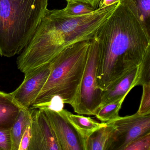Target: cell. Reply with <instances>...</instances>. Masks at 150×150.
<instances>
[{
	"mask_svg": "<svg viewBox=\"0 0 150 150\" xmlns=\"http://www.w3.org/2000/svg\"><path fill=\"white\" fill-rule=\"evenodd\" d=\"M93 38L97 45V83L102 90L137 67L150 47V32L132 0H119Z\"/></svg>",
	"mask_w": 150,
	"mask_h": 150,
	"instance_id": "6da1fadb",
	"label": "cell"
},
{
	"mask_svg": "<svg viewBox=\"0 0 150 150\" xmlns=\"http://www.w3.org/2000/svg\"><path fill=\"white\" fill-rule=\"evenodd\" d=\"M117 4L75 16H60L55 9L47 10L31 39L18 57V69L26 74L51 62L69 46L91 39Z\"/></svg>",
	"mask_w": 150,
	"mask_h": 150,
	"instance_id": "7a4b0ae2",
	"label": "cell"
},
{
	"mask_svg": "<svg viewBox=\"0 0 150 150\" xmlns=\"http://www.w3.org/2000/svg\"><path fill=\"white\" fill-rule=\"evenodd\" d=\"M48 0H0V55L19 54L34 35Z\"/></svg>",
	"mask_w": 150,
	"mask_h": 150,
	"instance_id": "3957f363",
	"label": "cell"
},
{
	"mask_svg": "<svg viewBox=\"0 0 150 150\" xmlns=\"http://www.w3.org/2000/svg\"><path fill=\"white\" fill-rule=\"evenodd\" d=\"M90 45V40L75 43L54 58L49 76L32 106L48 102L55 96L71 105L83 74Z\"/></svg>",
	"mask_w": 150,
	"mask_h": 150,
	"instance_id": "277c9868",
	"label": "cell"
},
{
	"mask_svg": "<svg viewBox=\"0 0 150 150\" xmlns=\"http://www.w3.org/2000/svg\"><path fill=\"white\" fill-rule=\"evenodd\" d=\"M97 45L92 38L90 40L88 58L83 74L71 106L78 115H94L100 107L103 90L97 80Z\"/></svg>",
	"mask_w": 150,
	"mask_h": 150,
	"instance_id": "5b68a950",
	"label": "cell"
},
{
	"mask_svg": "<svg viewBox=\"0 0 150 150\" xmlns=\"http://www.w3.org/2000/svg\"><path fill=\"white\" fill-rule=\"evenodd\" d=\"M114 128L103 150H122L136 139L150 133V113L120 117L111 121Z\"/></svg>",
	"mask_w": 150,
	"mask_h": 150,
	"instance_id": "8992f818",
	"label": "cell"
},
{
	"mask_svg": "<svg viewBox=\"0 0 150 150\" xmlns=\"http://www.w3.org/2000/svg\"><path fill=\"white\" fill-rule=\"evenodd\" d=\"M40 109L45 115L61 150H86L85 138L60 112Z\"/></svg>",
	"mask_w": 150,
	"mask_h": 150,
	"instance_id": "52a82bcc",
	"label": "cell"
},
{
	"mask_svg": "<svg viewBox=\"0 0 150 150\" xmlns=\"http://www.w3.org/2000/svg\"><path fill=\"white\" fill-rule=\"evenodd\" d=\"M51 62L24 74L21 84L11 93L17 102L25 109H30L47 80L51 72Z\"/></svg>",
	"mask_w": 150,
	"mask_h": 150,
	"instance_id": "ba28073f",
	"label": "cell"
},
{
	"mask_svg": "<svg viewBox=\"0 0 150 150\" xmlns=\"http://www.w3.org/2000/svg\"><path fill=\"white\" fill-rule=\"evenodd\" d=\"M31 128V138L27 150H61L42 109H32Z\"/></svg>",
	"mask_w": 150,
	"mask_h": 150,
	"instance_id": "9c48e42d",
	"label": "cell"
},
{
	"mask_svg": "<svg viewBox=\"0 0 150 150\" xmlns=\"http://www.w3.org/2000/svg\"><path fill=\"white\" fill-rule=\"evenodd\" d=\"M137 72L138 67L129 70L103 90L100 106L125 98L130 91L136 86Z\"/></svg>",
	"mask_w": 150,
	"mask_h": 150,
	"instance_id": "30bf717a",
	"label": "cell"
},
{
	"mask_svg": "<svg viewBox=\"0 0 150 150\" xmlns=\"http://www.w3.org/2000/svg\"><path fill=\"white\" fill-rule=\"evenodd\" d=\"M23 109L11 93L0 91V129H11Z\"/></svg>",
	"mask_w": 150,
	"mask_h": 150,
	"instance_id": "8fae6325",
	"label": "cell"
},
{
	"mask_svg": "<svg viewBox=\"0 0 150 150\" xmlns=\"http://www.w3.org/2000/svg\"><path fill=\"white\" fill-rule=\"evenodd\" d=\"M59 112L85 138L96 130L107 125V123H100L90 117H85L80 115L73 114L65 109H63Z\"/></svg>",
	"mask_w": 150,
	"mask_h": 150,
	"instance_id": "7c38bea8",
	"label": "cell"
},
{
	"mask_svg": "<svg viewBox=\"0 0 150 150\" xmlns=\"http://www.w3.org/2000/svg\"><path fill=\"white\" fill-rule=\"evenodd\" d=\"M32 109H23L11 129L12 140V150H18L20 141L23 137L26 128L31 122Z\"/></svg>",
	"mask_w": 150,
	"mask_h": 150,
	"instance_id": "4fadbf2b",
	"label": "cell"
},
{
	"mask_svg": "<svg viewBox=\"0 0 150 150\" xmlns=\"http://www.w3.org/2000/svg\"><path fill=\"white\" fill-rule=\"evenodd\" d=\"M85 138V150H103L109 135L114 128L111 122Z\"/></svg>",
	"mask_w": 150,
	"mask_h": 150,
	"instance_id": "5bb4252c",
	"label": "cell"
},
{
	"mask_svg": "<svg viewBox=\"0 0 150 150\" xmlns=\"http://www.w3.org/2000/svg\"><path fill=\"white\" fill-rule=\"evenodd\" d=\"M125 98L120 99L104 105L100 106L96 111V118L102 122H110L119 118V112Z\"/></svg>",
	"mask_w": 150,
	"mask_h": 150,
	"instance_id": "9a60e30c",
	"label": "cell"
},
{
	"mask_svg": "<svg viewBox=\"0 0 150 150\" xmlns=\"http://www.w3.org/2000/svg\"><path fill=\"white\" fill-rule=\"evenodd\" d=\"M88 4L79 2H68L67 7L62 9H55V12L60 16H83L91 13L95 11Z\"/></svg>",
	"mask_w": 150,
	"mask_h": 150,
	"instance_id": "2e32d148",
	"label": "cell"
},
{
	"mask_svg": "<svg viewBox=\"0 0 150 150\" xmlns=\"http://www.w3.org/2000/svg\"><path fill=\"white\" fill-rule=\"evenodd\" d=\"M150 83V47L146 51L143 59L138 66L136 86Z\"/></svg>",
	"mask_w": 150,
	"mask_h": 150,
	"instance_id": "e0dca14e",
	"label": "cell"
},
{
	"mask_svg": "<svg viewBox=\"0 0 150 150\" xmlns=\"http://www.w3.org/2000/svg\"><path fill=\"white\" fill-rule=\"evenodd\" d=\"M132 1L136 5L140 17L150 32V0Z\"/></svg>",
	"mask_w": 150,
	"mask_h": 150,
	"instance_id": "ac0fdd59",
	"label": "cell"
},
{
	"mask_svg": "<svg viewBox=\"0 0 150 150\" xmlns=\"http://www.w3.org/2000/svg\"><path fill=\"white\" fill-rule=\"evenodd\" d=\"M143 93L141 104L136 112L140 115L150 113V83L142 86Z\"/></svg>",
	"mask_w": 150,
	"mask_h": 150,
	"instance_id": "d6986e66",
	"label": "cell"
},
{
	"mask_svg": "<svg viewBox=\"0 0 150 150\" xmlns=\"http://www.w3.org/2000/svg\"><path fill=\"white\" fill-rule=\"evenodd\" d=\"M122 150H150V133L136 139Z\"/></svg>",
	"mask_w": 150,
	"mask_h": 150,
	"instance_id": "ffe728a7",
	"label": "cell"
},
{
	"mask_svg": "<svg viewBox=\"0 0 150 150\" xmlns=\"http://www.w3.org/2000/svg\"><path fill=\"white\" fill-rule=\"evenodd\" d=\"M11 129H0V150H12Z\"/></svg>",
	"mask_w": 150,
	"mask_h": 150,
	"instance_id": "44dd1931",
	"label": "cell"
},
{
	"mask_svg": "<svg viewBox=\"0 0 150 150\" xmlns=\"http://www.w3.org/2000/svg\"><path fill=\"white\" fill-rule=\"evenodd\" d=\"M31 125H28L26 128L25 131L20 141L18 150H27L31 138Z\"/></svg>",
	"mask_w": 150,
	"mask_h": 150,
	"instance_id": "7402d4cb",
	"label": "cell"
},
{
	"mask_svg": "<svg viewBox=\"0 0 150 150\" xmlns=\"http://www.w3.org/2000/svg\"><path fill=\"white\" fill-rule=\"evenodd\" d=\"M67 2H79L84 3L92 7L94 9L96 10L98 8L99 5L101 0H65Z\"/></svg>",
	"mask_w": 150,
	"mask_h": 150,
	"instance_id": "603a6c76",
	"label": "cell"
},
{
	"mask_svg": "<svg viewBox=\"0 0 150 150\" xmlns=\"http://www.w3.org/2000/svg\"><path fill=\"white\" fill-rule=\"evenodd\" d=\"M119 1V0H101L100 3L98 8H104L112 5L114 4H117Z\"/></svg>",
	"mask_w": 150,
	"mask_h": 150,
	"instance_id": "cb8c5ba5",
	"label": "cell"
}]
</instances>
